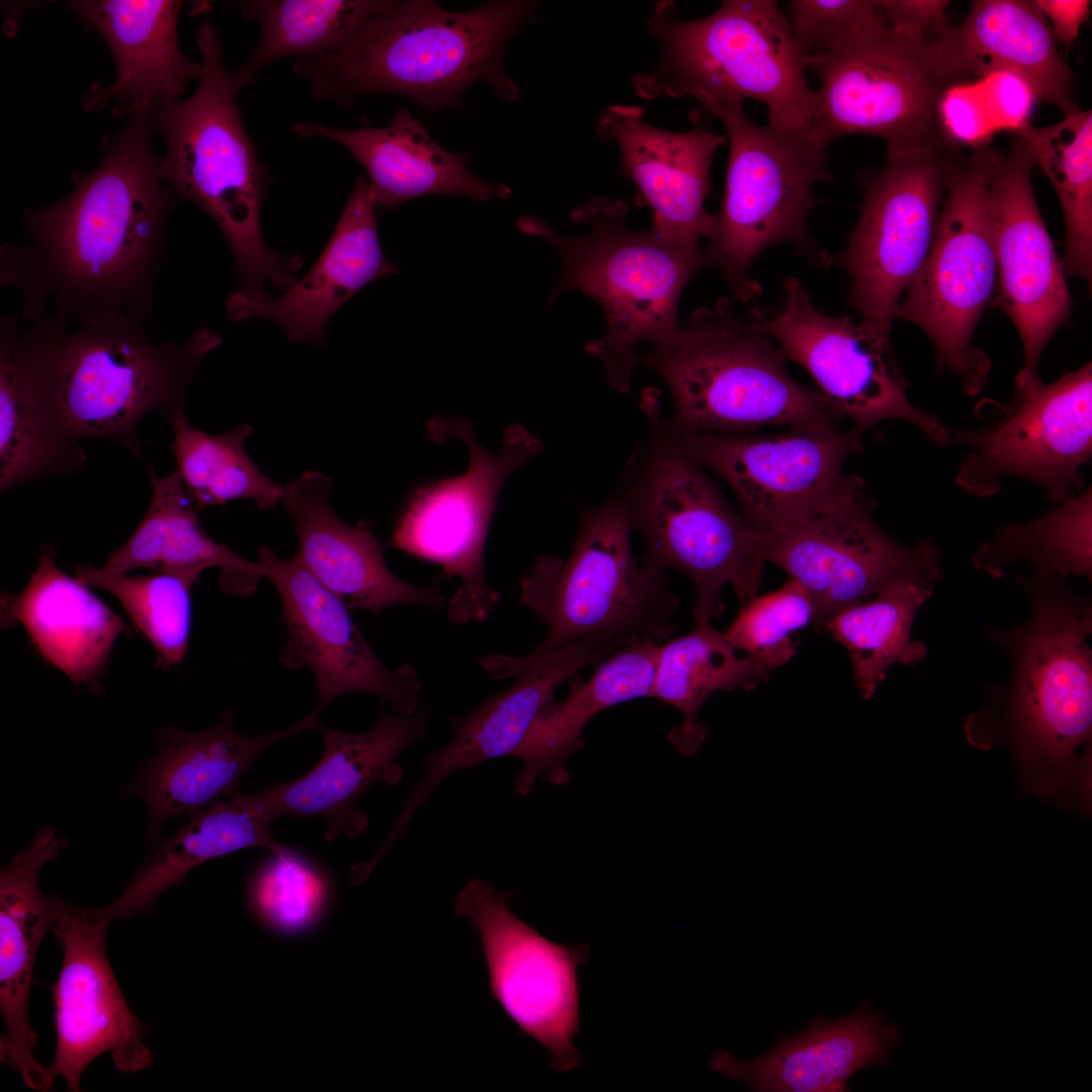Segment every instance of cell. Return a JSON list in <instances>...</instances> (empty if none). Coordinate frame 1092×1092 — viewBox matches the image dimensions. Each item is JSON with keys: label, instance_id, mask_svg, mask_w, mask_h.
<instances>
[{"label": "cell", "instance_id": "obj_29", "mask_svg": "<svg viewBox=\"0 0 1092 1092\" xmlns=\"http://www.w3.org/2000/svg\"><path fill=\"white\" fill-rule=\"evenodd\" d=\"M334 481L307 470L284 485L281 505L298 536L296 556L350 610L379 615L396 605L432 610L446 604L436 587L412 584L387 566L380 541L364 522L351 526L331 506Z\"/></svg>", "mask_w": 1092, "mask_h": 1092}, {"label": "cell", "instance_id": "obj_19", "mask_svg": "<svg viewBox=\"0 0 1092 1092\" xmlns=\"http://www.w3.org/2000/svg\"><path fill=\"white\" fill-rule=\"evenodd\" d=\"M454 911L477 930L491 996L508 1016L550 1053L555 1072L579 1066L573 1044L579 1031L577 970L587 961L588 944L547 939L511 911L505 891L480 879L459 891Z\"/></svg>", "mask_w": 1092, "mask_h": 1092}, {"label": "cell", "instance_id": "obj_30", "mask_svg": "<svg viewBox=\"0 0 1092 1092\" xmlns=\"http://www.w3.org/2000/svg\"><path fill=\"white\" fill-rule=\"evenodd\" d=\"M1055 39L1034 1L977 0L960 25L948 24L922 54L945 86L1012 71L1028 82L1037 102L1051 103L1066 116L1080 108L1073 73Z\"/></svg>", "mask_w": 1092, "mask_h": 1092}, {"label": "cell", "instance_id": "obj_52", "mask_svg": "<svg viewBox=\"0 0 1092 1092\" xmlns=\"http://www.w3.org/2000/svg\"><path fill=\"white\" fill-rule=\"evenodd\" d=\"M880 10L891 30L920 52L947 25L944 0H882Z\"/></svg>", "mask_w": 1092, "mask_h": 1092}, {"label": "cell", "instance_id": "obj_8", "mask_svg": "<svg viewBox=\"0 0 1092 1092\" xmlns=\"http://www.w3.org/2000/svg\"><path fill=\"white\" fill-rule=\"evenodd\" d=\"M646 30L657 39L660 58L633 79L639 97L754 99L765 105L768 125L814 139L815 90L776 1L726 0L694 20L678 19L672 1H658Z\"/></svg>", "mask_w": 1092, "mask_h": 1092}, {"label": "cell", "instance_id": "obj_42", "mask_svg": "<svg viewBox=\"0 0 1092 1092\" xmlns=\"http://www.w3.org/2000/svg\"><path fill=\"white\" fill-rule=\"evenodd\" d=\"M386 0H247L241 13L260 24V35L247 61L234 75L244 89L271 63L287 57L308 58L345 47Z\"/></svg>", "mask_w": 1092, "mask_h": 1092}, {"label": "cell", "instance_id": "obj_24", "mask_svg": "<svg viewBox=\"0 0 1092 1092\" xmlns=\"http://www.w3.org/2000/svg\"><path fill=\"white\" fill-rule=\"evenodd\" d=\"M619 649L612 641L588 638L529 661L505 654L480 657L478 664L491 678L515 676V682L468 713L448 716L451 738L445 747L427 755L424 775L403 801L380 851L385 853L403 835L416 811L444 779L458 769L513 755L538 714L553 702L558 687L583 666Z\"/></svg>", "mask_w": 1092, "mask_h": 1092}, {"label": "cell", "instance_id": "obj_5", "mask_svg": "<svg viewBox=\"0 0 1092 1092\" xmlns=\"http://www.w3.org/2000/svg\"><path fill=\"white\" fill-rule=\"evenodd\" d=\"M202 76L195 92L158 106L151 114L163 133L161 160L172 191L201 207L218 225L233 252L242 290L265 292V283L283 290L302 266L297 255L269 249L261 228V207L270 171L246 129L239 106L242 90L226 69L210 19L196 33Z\"/></svg>", "mask_w": 1092, "mask_h": 1092}, {"label": "cell", "instance_id": "obj_44", "mask_svg": "<svg viewBox=\"0 0 1092 1092\" xmlns=\"http://www.w3.org/2000/svg\"><path fill=\"white\" fill-rule=\"evenodd\" d=\"M934 586L901 583L876 598L849 607L825 626L848 652L854 684L871 699L893 664L912 665L927 654V646L912 638L918 609L929 600Z\"/></svg>", "mask_w": 1092, "mask_h": 1092}, {"label": "cell", "instance_id": "obj_36", "mask_svg": "<svg viewBox=\"0 0 1092 1092\" xmlns=\"http://www.w3.org/2000/svg\"><path fill=\"white\" fill-rule=\"evenodd\" d=\"M147 470L152 485L148 511L101 569L129 573L149 568L177 575L194 585L204 570L217 567L223 593L244 597L255 594L264 578L258 561L242 557L208 535L176 470L161 475L150 464Z\"/></svg>", "mask_w": 1092, "mask_h": 1092}, {"label": "cell", "instance_id": "obj_21", "mask_svg": "<svg viewBox=\"0 0 1092 1092\" xmlns=\"http://www.w3.org/2000/svg\"><path fill=\"white\" fill-rule=\"evenodd\" d=\"M52 930L63 949L55 986L57 1044L54 1079L80 1091L83 1072L97 1057L109 1053L122 1072L151 1065L153 1053L145 1029L131 1012L111 969L105 938L112 918L105 907L84 908L52 895Z\"/></svg>", "mask_w": 1092, "mask_h": 1092}, {"label": "cell", "instance_id": "obj_50", "mask_svg": "<svg viewBox=\"0 0 1092 1092\" xmlns=\"http://www.w3.org/2000/svg\"><path fill=\"white\" fill-rule=\"evenodd\" d=\"M937 121L943 140L952 147H987L998 133L976 79L947 84L937 102Z\"/></svg>", "mask_w": 1092, "mask_h": 1092}, {"label": "cell", "instance_id": "obj_3", "mask_svg": "<svg viewBox=\"0 0 1092 1092\" xmlns=\"http://www.w3.org/2000/svg\"><path fill=\"white\" fill-rule=\"evenodd\" d=\"M537 13L533 2L517 0L491 1L465 12L428 0L393 1L345 47L296 59L292 69L314 98L344 107L364 95L390 93L427 110L451 108L478 81L514 101L519 88L506 73L503 52Z\"/></svg>", "mask_w": 1092, "mask_h": 1092}, {"label": "cell", "instance_id": "obj_37", "mask_svg": "<svg viewBox=\"0 0 1092 1092\" xmlns=\"http://www.w3.org/2000/svg\"><path fill=\"white\" fill-rule=\"evenodd\" d=\"M659 644L644 641L623 647L596 663L585 681L569 678V694L538 714L513 755L523 761L515 791L528 795L540 777L556 785L569 781L566 762L583 746L582 730L597 714L612 706L649 697Z\"/></svg>", "mask_w": 1092, "mask_h": 1092}, {"label": "cell", "instance_id": "obj_34", "mask_svg": "<svg viewBox=\"0 0 1092 1092\" xmlns=\"http://www.w3.org/2000/svg\"><path fill=\"white\" fill-rule=\"evenodd\" d=\"M56 558V548H46L24 588L2 594L1 625H22L48 662L74 685L100 694L113 645L130 628L91 587L64 572Z\"/></svg>", "mask_w": 1092, "mask_h": 1092}, {"label": "cell", "instance_id": "obj_11", "mask_svg": "<svg viewBox=\"0 0 1092 1092\" xmlns=\"http://www.w3.org/2000/svg\"><path fill=\"white\" fill-rule=\"evenodd\" d=\"M697 100L720 119L729 142L725 193L705 251L739 303L752 300L760 285L751 266L767 248L789 243L828 267L829 255L809 236L814 187L830 175L826 147L770 125L755 124L742 103L709 97Z\"/></svg>", "mask_w": 1092, "mask_h": 1092}, {"label": "cell", "instance_id": "obj_45", "mask_svg": "<svg viewBox=\"0 0 1092 1092\" xmlns=\"http://www.w3.org/2000/svg\"><path fill=\"white\" fill-rule=\"evenodd\" d=\"M1053 184L1064 214L1066 278L1092 275V111L1077 110L1056 124L1017 133Z\"/></svg>", "mask_w": 1092, "mask_h": 1092}, {"label": "cell", "instance_id": "obj_41", "mask_svg": "<svg viewBox=\"0 0 1092 1092\" xmlns=\"http://www.w3.org/2000/svg\"><path fill=\"white\" fill-rule=\"evenodd\" d=\"M976 569L992 577H1092L1091 487L1033 520L997 530L973 555Z\"/></svg>", "mask_w": 1092, "mask_h": 1092}, {"label": "cell", "instance_id": "obj_35", "mask_svg": "<svg viewBox=\"0 0 1092 1092\" xmlns=\"http://www.w3.org/2000/svg\"><path fill=\"white\" fill-rule=\"evenodd\" d=\"M293 130L302 139L325 138L346 148L365 169L376 206L391 208L438 194H457L478 202L512 196L509 187L474 176L465 156L438 145L406 109L396 111L383 127L344 129L304 121L294 124Z\"/></svg>", "mask_w": 1092, "mask_h": 1092}, {"label": "cell", "instance_id": "obj_13", "mask_svg": "<svg viewBox=\"0 0 1092 1092\" xmlns=\"http://www.w3.org/2000/svg\"><path fill=\"white\" fill-rule=\"evenodd\" d=\"M664 427L675 445L704 470L720 476L741 513L763 538L840 507L867 489L844 472L862 450L851 427L800 426L777 434L707 433Z\"/></svg>", "mask_w": 1092, "mask_h": 1092}, {"label": "cell", "instance_id": "obj_14", "mask_svg": "<svg viewBox=\"0 0 1092 1092\" xmlns=\"http://www.w3.org/2000/svg\"><path fill=\"white\" fill-rule=\"evenodd\" d=\"M437 441L458 438L470 454L467 470L414 491L397 517L389 546L435 563L459 586L447 603V617L457 625L483 622L502 600L486 579L484 547L497 495L506 479L540 455L542 441L521 425L503 435L502 452L481 447L471 425L460 418L429 424Z\"/></svg>", "mask_w": 1092, "mask_h": 1092}, {"label": "cell", "instance_id": "obj_47", "mask_svg": "<svg viewBox=\"0 0 1092 1092\" xmlns=\"http://www.w3.org/2000/svg\"><path fill=\"white\" fill-rule=\"evenodd\" d=\"M815 609L807 590L791 578L779 589L754 597L739 609L725 636L767 671L796 654L791 634L813 624Z\"/></svg>", "mask_w": 1092, "mask_h": 1092}, {"label": "cell", "instance_id": "obj_26", "mask_svg": "<svg viewBox=\"0 0 1092 1092\" xmlns=\"http://www.w3.org/2000/svg\"><path fill=\"white\" fill-rule=\"evenodd\" d=\"M644 115L640 106L611 105L599 116L596 132L617 146L624 176L653 211L652 229L674 244L701 246L715 228L705 201L712 161L726 135L703 127L668 131Z\"/></svg>", "mask_w": 1092, "mask_h": 1092}, {"label": "cell", "instance_id": "obj_10", "mask_svg": "<svg viewBox=\"0 0 1092 1092\" xmlns=\"http://www.w3.org/2000/svg\"><path fill=\"white\" fill-rule=\"evenodd\" d=\"M633 531L618 491L580 509L579 525L566 559L540 556L520 581L521 604L546 626L543 639L525 655L529 661L578 640L598 638L620 647L662 644L675 626L678 598L665 573L639 565Z\"/></svg>", "mask_w": 1092, "mask_h": 1092}, {"label": "cell", "instance_id": "obj_22", "mask_svg": "<svg viewBox=\"0 0 1092 1092\" xmlns=\"http://www.w3.org/2000/svg\"><path fill=\"white\" fill-rule=\"evenodd\" d=\"M264 577L276 588L287 640L280 661L290 670L310 668L318 705L335 698L366 693L391 704L398 714H415L421 684L413 663L387 668L350 615V609L328 589L295 555L277 556L268 546L258 551Z\"/></svg>", "mask_w": 1092, "mask_h": 1092}, {"label": "cell", "instance_id": "obj_28", "mask_svg": "<svg viewBox=\"0 0 1092 1092\" xmlns=\"http://www.w3.org/2000/svg\"><path fill=\"white\" fill-rule=\"evenodd\" d=\"M376 207L368 183L359 176L330 241L304 277L277 297L242 289L233 292L226 299L230 318L272 321L289 342L325 347L331 316L369 283L399 272L382 252Z\"/></svg>", "mask_w": 1092, "mask_h": 1092}, {"label": "cell", "instance_id": "obj_33", "mask_svg": "<svg viewBox=\"0 0 1092 1092\" xmlns=\"http://www.w3.org/2000/svg\"><path fill=\"white\" fill-rule=\"evenodd\" d=\"M902 1040L899 1027L863 1002L838 1018L818 1013L802 1030L782 1033L772 1049L748 1060L716 1050L709 1065L755 1092H845L857 1072L887 1066Z\"/></svg>", "mask_w": 1092, "mask_h": 1092}, {"label": "cell", "instance_id": "obj_49", "mask_svg": "<svg viewBox=\"0 0 1092 1092\" xmlns=\"http://www.w3.org/2000/svg\"><path fill=\"white\" fill-rule=\"evenodd\" d=\"M883 20L871 0H793L787 18L804 58L830 52Z\"/></svg>", "mask_w": 1092, "mask_h": 1092}, {"label": "cell", "instance_id": "obj_38", "mask_svg": "<svg viewBox=\"0 0 1092 1092\" xmlns=\"http://www.w3.org/2000/svg\"><path fill=\"white\" fill-rule=\"evenodd\" d=\"M274 819L252 794H239L207 807L164 840L122 895L105 909L112 919L150 914L158 898L184 883L195 867L249 847L275 854L291 849L270 832Z\"/></svg>", "mask_w": 1092, "mask_h": 1092}, {"label": "cell", "instance_id": "obj_6", "mask_svg": "<svg viewBox=\"0 0 1092 1092\" xmlns=\"http://www.w3.org/2000/svg\"><path fill=\"white\" fill-rule=\"evenodd\" d=\"M628 211L621 199L594 195L570 213L575 223L588 229L575 237L555 232L537 216L523 215L517 221L523 233L543 239L559 255L561 276L547 304L575 289L602 307L607 333L584 349L602 363L608 382L621 393L632 387L639 365L637 345L656 344L677 331L684 289L710 267L701 246L674 244L653 229H629Z\"/></svg>", "mask_w": 1092, "mask_h": 1092}, {"label": "cell", "instance_id": "obj_1", "mask_svg": "<svg viewBox=\"0 0 1092 1092\" xmlns=\"http://www.w3.org/2000/svg\"><path fill=\"white\" fill-rule=\"evenodd\" d=\"M150 116L130 118L101 164L69 195L28 215L29 243L5 248L2 280L20 287L23 314L91 307L147 309L173 203L151 149Z\"/></svg>", "mask_w": 1092, "mask_h": 1092}, {"label": "cell", "instance_id": "obj_23", "mask_svg": "<svg viewBox=\"0 0 1092 1092\" xmlns=\"http://www.w3.org/2000/svg\"><path fill=\"white\" fill-rule=\"evenodd\" d=\"M1033 160L1012 136L1005 156L996 153L989 181L997 288L992 304L1013 323L1021 341L1020 376L1038 375L1043 349L1069 320L1072 298L1031 183Z\"/></svg>", "mask_w": 1092, "mask_h": 1092}, {"label": "cell", "instance_id": "obj_12", "mask_svg": "<svg viewBox=\"0 0 1092 1092\" xmlns=\"http://www.w3.org/2000/svg\"><path fill=\"white\" fill-rule=\"evenodd\" d=\"M995 151L975 149L949 178L937 230L921 269L896 310L931 340L937 370L948 368L969 395L986 385L989 356L972 343L997 288L989 181Z\"/></svg>", "mask_w": 1092, "mask_h": 1092}, {"label": "cell", "instance_id": "obj_18", "mask_svg": "<svg viewBox=\"0 0 1092 1092\" xmlns=\"http://www.w3.org/2000/svg\"><path fill=\"white\" fill-rule=\"evenodd\" d=\"M751 323L804 367L832 408L864 436L888 420L910 423L939 445L950 434L935 416L907 397V383L889 339L849 316L819 309L794 277L783 283L779 306H754Z\"/></svg>", "mask_w": 1092, "mask_h": 1092}, {"label": "cell", "instance_id": "obj_31", "mask_svg": "<svg viewBox=\"0 0 1092 1092\" xmlns=\"http://www.w3.org/2000/svg\"><path fill=\"white\" fill-rule=\"evenodd\" d=\"M181 1H74L68 6L106 40L116 64L115 80L95 85L84 108L111 107L116 116H151L161 104L179 99L186 85L202 76V64L182 53L177 35Z\"/></svg>", "mask_w": 1092, "mask_h": 1092}, {"label": "cell", "instance_id": "obj_43", "mask_svg": "<svg viewBox=\"0 0 1092 1092\" xmlns=\"http://www.w3.org/2000/svg\"><path fill=\"white\" fill-rule=\"evenodd\" d=\"M164 415L173 430L176 471L199 511L240 499L263 511L281 504L284 485L266 476L245 448L253 434L250 425L211 435L189 423L184 405Z\"/></svg>", "mask_w": 1092, "mask_h": 1092}, {"label": "cell", "instance_id": "obj_27", "mask_svg": "<svg viewBox=\"0 0 1092 1092\" xmlns=\"http://www.w3.org/2000/svg\"><path fill=\"white\" fill-rule=\"evenodd\" d=\"M324 709L317 704L291 726L261 735L240 734L231 709L202 731L168 727L160 736L156 755L129 787L148 807L146 837L150 848H155L167 819L193 817L217 801L241 794L240 782L254 760L298 733L320 729Z\"/></svg>", "mask_w": 1092, "mask_h": 1092}, {"label": "cell", "instance_id": "obj_17", "mask_svg": "<svg viewBox=\"0 0 1092 1092\" xmlns=\"http://www.w3.org/2000/svg\"><path fill=\"white\" fill-rule=\"evenodd\" d=\"M805 64L819 77L813 136L826 148L855 133L883 139L887 157L946 143L937 121L945 85L922 53L897 36L885 18L830 52L806 57Z\"/></svg>", "mask_w": 1092, "mask_h": 1092}, {"label": "cell", "instance_id": "obj_9", "mask_svg": "<svg viewBox=\"0 0 1092 1092\" xmlns=\"http://www.w3.org/2000/svg\"><path fill=\"white\" fill-rule=\"evenodd\" d=\"M1013 580L1027 597L1028 618L1008 630L989 632L1010 662L1001 719L1033 788L1049 793L1075 774L1079 748L1090 747L1092 608L1064 579Z\"/></svg>", "mask_w": 1092, "mask_h": 1092}, {"label": "cell", "instance_id": "obj_16", "mask_svg": "<svg viewBox=\"0 0 1092 1092\" xmlns=\"http://www.w3.org/2000/svg\"><path fill=\"white\" fill-rule=\"evenodd\" d=\"M992 406V421L978 418V430L961 429L953 436L969 448L959 485L987 497L1000 490L1001 477L1014 475L1040 485L1057 504L1079 493L1081 469L1092 454L1091 362L1052 383L1017 374L1013 398Z\"/></svg>", "mask_w": 1092, "mask_h": 1092}, {"label": "cell", "instance_id": "obj_4", "mask_svg": "<svg viewBox=\"0 0 1092 1092\" xmlns=\"http://www.w3.org/2000/svg\"><path fill=\"white\" fill-rule=\"evenodd\" d=\"M640 408L645 438L628 458L616 491L644 540L643 565L687 575L696 590L694 618L710 622L725 611L726 584L741 604L757 596L763 537L668 436L655 390L642 395Z\"/></svg>", "mask_w": 1092, "mask_h": 1092}, {"label": "cell", "instance_id": "obj_48", "mask_svg": "<svg viewBox=\"0 0 1092 1092\" xmlns=\"http://www.w3.org/2000/svg\"><path fill=\"white\" fill-rule=\"evenodd\" d=\"M255 907L271 927L297 932L321 916L328 899L323 876L293 850L275 854L259 873L253 891Z\"/></svg>", "mask_w": 1092, "mask_h": 1092}, {"label": "cell", "instance_id": "obj_53", "mask_svg": "<svg viewBox=\"0 0 1092 1092\" xmlns=\"http://www.w3.org/2000/svg\"><path fill=\"white\" fill-rule=\"evenodd\" d=\"M1039 11L1050 24L1055 37L1065 46H1072L1081 26L1088 20L1089 0H1035Z\"/></svg>", "mask_w": 1092, "mask_h": 1092}, {"label": "cell", "instance_id": "obj_40", "mask_svg": "<svg viewBox=\"0 0 1092 1092\" xmlns=\"http://www.w3.org/2000/svg\"><path fill=\"white\" fill-rule=\"evenodd\" d=\"M768 677L750 656L736 655L725 633L710 622L697 623L690 633L659 645L650 698L682 714L684 721L669 733V740L678 752L692 755L708 736L698 719L706 699L717 691L754 690Z\"/></svg>", "mask_w": 1092, "mask_h": 1092}, {"label": "cell", "instance_id": "obj_15", "mask_svg": "<svg viewBox=\"0 0 1092 1092\" xmlns=\"http://www.w3.org/2000/svg\"><path fill=\"white\" fill-rule=\"evenodd\" d=\"M941 143L916 154L887 157L863 181L859 219L845 251L829 255L849 275L847 302L872 332L890 340L896 310L933 244L939 207L960 159Z\"/></svg>", "mask_w": 1092, "mask_h": 1092}, {"label": "cell", "instance_id": "obj_51", "mask_svg": "<svg viewBox=\"0 0 1092 1092\" xmlns=\"http://www.w3.org/2000/svg\"><path fill=\"white\" fill-rule=\"evenodd\" d=\"M976 80L997 132L1015 134L1030 124L1037 98L1025 79L1012 71L995 70Z\"/></svg>", "mask_w": 1092, "mask_h": 1092}, {"label": "cell", "instance_id": "obj_32", "mask_svg": "<svg viewBox=\"0 0 1092 1092\" xmlns=\"http://www.w3.org/2000/svg\"><path fill=\"white\" fill-rule=\"evenodd\" d=\"M66 845L53 827H43L0 875V1011L5 1025L0 1058L36 1091H48L54 1083L33 1056L37 1036L28 1018L34 962L55 917L52 895L42 894L38 878Z\"/></svg>", "mask_w": 1092, "mask_h": 1092}, {"label": "cell", "instance_id": "obj_39", "mask_svg": "<svg viewBox=\"0 0 1092 1092\" xmlns=\"http://www.w3.org/2000/svg\"><path fill=\"white\" fill-rule=\"evenodd\" d=\"M87 455L53 418L20 355L14 321L4 322L0 347V491L28 481L70 474Z\"/></svg>", "mask_w": 1092, "mask_h": 1092}, {"label": "cell", "instance_id": "obj_20", "mask_svg": "<svg viewBox=\"0 0 1092 1092\" xmlns=\"http://www.w3.org/2000/svg\"><path fill=\"white\" fill-rule=\"evenodd\" d=\"M867 489L848 503L785 532L763 538V557L809 594L813 625L825 629L839 612L901 583L934 586L942 577L940 552L931 538L905 547L875 518Z\"/></svg>", "mask_w": 1092, "mask_h": 1092}, {"label": "cell", "instance_id": "obj_7", "mask_svg": "<svg viewBox=\"0 0 1092 1092\" xmlns=\"http://www.w3.org/2000/svg\"><path fill=\"white\" fill-rule=\"evenodd\" d=\"M721 297L695 310L687 326L653 344L639 365L667 386L674 428L744 433L764 427L841 426L845 421L819 392L797 382L784 351Z\"/></svg>", "mask_w": 1092, "mask_h": 1092}, {"label": "cell", "instance_id": "obj_2", "mask_svg": "<svg viewBox=\"0 0 1092 1092\" xmlns=\"http://www.w3.org/2000/svg\"><path fill=\"white\" fill-rule=\"evenodd\" d=\"M39 320L15 343L63 434L80 443L97 438L143 455L139 430L152 412L184 405L186 390L204 358L222 340L196 329L184 343L159 342L141 316L121 307L76 311Z\"/></svg>", "mask_w": 1092, "mask_h": 1092}, {"label": "cell", "instance_id": "obj_46", "mask_svg": "<svg viewBox=\"0 0 1092 1092\" xmlns=\"http://www.w3.org/2000/svg\"><path fill=\"white\" fill-rule=\"evenodd\" d=\"M75 576L91 588L113 595L136 630L156 650V666L167 669L186 655L192 622V583L177 575L158 572L131 576L108 573L78 564Z\"/></svg>", "mask_w": 1092, "mask_h": 1092}, {"label": "cell", "instance_id": "obj_25", "mask_svg": "<svg viewBox=\"0 0 1092 1092\" xmlns=\"http://www.w3.org/2000/svg\"><path fill=\"white\" fill-rule=\"evenodd\" d=\"M429 725L426 711L401 715L382 707L376 724L362 733L321 726L325 751L320 761L300 778L252 795L274 820L281 815L320 816L326 821L328 842L342 834L356 838L369 823L357 802L371 786L401 780L398 756L426 735Z\"/></svg>", "mask_w": 1092, "mask_h": 1092}]
</instances>
